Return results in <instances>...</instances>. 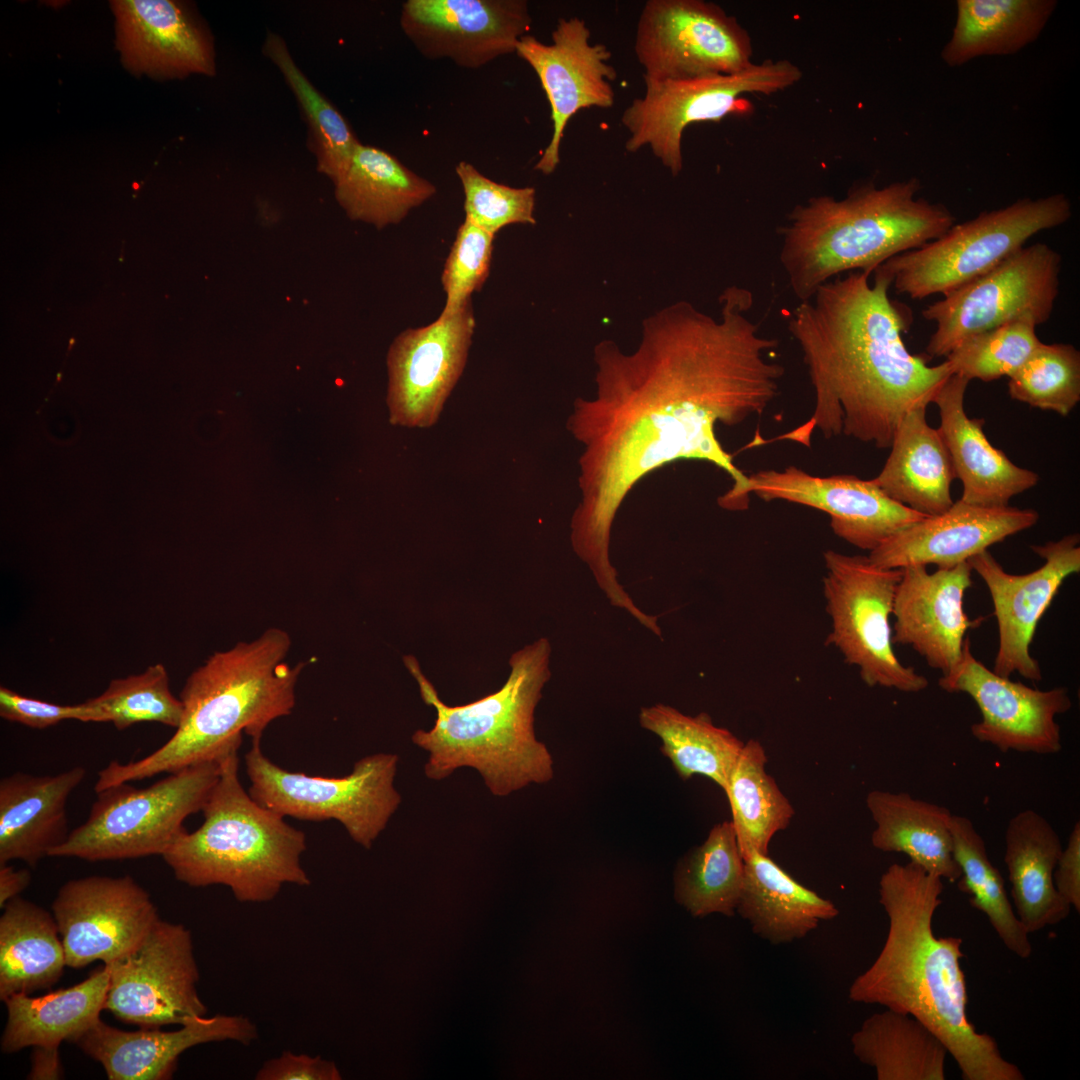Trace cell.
Instances as JSON below:
<instances>
[{
	"instance_id": "1",
	"label": "cell",
	"mask_w": 1080,
	"mask_h": 1080,
	"mask_svg": "<svg viewBox=\"0 0 1080 1080\" xmlns=\"http://www.w3.org/2000/svg\"><path fill=\"white\" fill-rule=\"evenodd\" d=\"M719 301V318L687 301L660 309L643 320L632 353L611 340L594 347L596 394L576 398L566 423L583 446L570 542L604 593L620 587L610 558L619 508L653 471L677 460L708 462L733 482L719 506L748 508V476L715 426L762 415L778 395L784 368L767 358L778 340L763 336L748 316L751 292L731 286Z\"/></svg>"
},
{
	"instance_id": "2",
	"label": "cell",
	"mask_w": 1080,
	"mask_h": 1080,
	"mask_svg": "<svg viewBox=\"0 0 1080 1080\" xmlns=\"http://www.w3.org/2000/svg\"><path fill=\"white\" fill-rule=\"evenodd\" d=\"M849 272L820 286L793 310L788 329L798 343L814 390L805 424L782 436L809 446L818 429L890 448L904 415L930 404L953 374L945 360L929 366L911 354L902 335L907 312L889 298L891 278L879 267Z\"/></svg>"
},
{
	"instance_id": "3",
	"label": "cell",
	"mask_w": 1080,
	"mask_h": 1080,
	"mask_svg": "<svg viewBox=\"0 0 1080 1080\" xmlns=\"http://www.w3.org/2000/svg\"><path fill=\"white\" fill-rule=\"evenodd\" d=\"M943 879L909 861L892 864L879 880V902L889 925L875 961L849 988L856 1003L908 1014L944 1043L964 1080H1023L996 1040L978 1032L967 1016L968 994L960 937H937L933 916Z\"/></svg>"
},
{
	"instance_id": "4",
	"label": "cell",
	"mask_w": 1080,
	"mask_h": 1080,
	"mask_svg": "<svg viewBox=\"0 0 1080 1080\" xmlns=\"http://www.w3.org/2000/svg\"><path fill=\"white\" fill-rule=\"evenodd\" d=\"M290 646L286 631L270 628L255 640L212 654L185 682L179 697L183 718L171 738L139 760L111 761L98 772L95 792L218 761L241 745L243 733L261 740L269 724L289 715L296 703L305 663L285 661Z\"/></svg>"
},
{
	"instance_id": "5",
	"label": "cell",
	"mask_w": 1080,
	"mask_h": 1080,
	"mask_svg": "<svg viewBox=\"0 0 1080 1080\" xmlns=\"http://www.w3.org/2000/svg\"><path fill=\"white\" fill-rule=\"evenodd\" d=\"M550 655L546 638L526 645L510 657L511 670L499 690L455 706L440 699L414 656H404L422 700L436 711L433 727L412 735L413 743L428 753L425 775L443 780L470 767L498 797L551 781L553 758L534 727L535 710L551 676Z\"/></svg>"
},
{
	"instance_id": "6",
	"label": "cell",
	"mask_w": 1080,
	"mask_h": 1080,
	"mask_svg": "<svg viewBox=\"0 0 1080 1080\" xmlns=\"http://www.w3.org/2000/svg\"><path fill=\"white\" fill-rule=\"evenodd\" d=\"M917 178L851 188L842 199L809 198L780 230V263L800 302L844 272L874 270L888 259L941 237L954 216L918 197Z\"/></svg>"
},
{
	"instance_id": "7",
	"label": "cell",
	"mask_w": 1080,
	"mask_h": 1080,
	"mask_svg": "<svg viewBox=\"0 0 1080 1080\" xmlns=\"http://www.w3.org/2000/svg\"><path fill=\"white\" fill-rule=\"evenodd\" d=\"M239 748L218 759V779L201 809L203 823L185 830L162 858L188 886L223 885L239 902L263 903L286 884L310 885L301 864L306 837L244 790Z\"/></svg>"
},
{
	"instance_id": "8",
	"label": "cell",
	"mask_w": 1080,
	"mask_h": 1080,
	"mask_svg": "<svg viewBox=\"0 0 1080 1080\" xmlns=\"http://www.w3.org/2000/svg\"><path fill=\"white\" fill-rule=\"evenodd\" d=\"M219 776V762L168 773L145 788L129 782L96 792L84 823L50 854L86 861L162 856L185 831L184 821L201 811Z\"/></svg>"
},
{
	"instance_id": "9",
	"label": "cell",
	"mask_w": 1080,
	"mask_h": 1080,
	"mask_svg": "<svg viewBox=\"0 0 1080 1080\" xmlns=\"http://www.w3.org/2000/svg\"><path fill=\"white\" fill-rule=\"evenodd\" d=\"M1071 216L1065 194L1021 198L953 224L941 237L878 267L898 294L911 299L944 296L995 267L1035 234L1063 225Z\"/></svg>"
},
{
	"instance_id": "10",
	"label": "cell",
	"mask_w": 1080,
	"mask_h": 1080,
	"mask_svg": "<svg viewBox=\"0 0 1080 1080\" xmlns=\"http://www.w3.org/2000/svg\"><path fill=\"white\" fill-rule=\"evenodd\" d=\"M253 740L245 755L248 793L283 817L336 820L354 842L369 849L401 802L394 787L398 755L372 754L355 762L344 777L290 772L273 763Z\"/></svg>"
},
{
	"instance_id": "11",
	"label": "cell",
	"mask_w": 1080,
	"mask_h": 1080,
	"mask_svg": "<svg viewBox=\"0 0 1080 1080\" xmlns=\"http://www.w3.org/2000/svg\"><path fill=\"white\" fill-rule=\"evenodd\" d=\"M802 71L789 60L753 63L724 75L654 80L643 77L645 92L621 115L628 132L625 149L635 153L649 147L654 157L677 176L683 169L682 137L691 124L719 122L745 110L742 95H771L794 86Z\"/></svg>"
},
{
	"instance_id": "12",
	"label": "cell",
	"mask_w": 1080,
	"mask_h": 1080,
	"mask_svg": "<svg viewBox=\"0 0 1080 1080\" xmlns=\"http://www.w3.org/2000/svg\"><path fill=\"white\" fill-rule=\"evenodd\" d=\"M823 558V594L831 620L826 643L858 668L869 687L906 693L925 690L928 679L903 665L893 649L889 618L902 569L882 568L868 556L834 550L825 551Z\"/></svg>"
},
{
	"instance_id": "13",
	"label": "cell",
	"mask_w": 1080,
	"mask_h": 1080,
	"mask_svg": "<svg viewBox=\"0 0 1080 1080\" xmlns=\"http://www.w3.org/2000/svg\"><path fill=\"white\" fill-rule=\"evenodd\" d=\"M1061 264V254L1046 243L1024 246L928 305L922 316L936 328L926 353L946 357L966 339L1010 322L1045 323L1059 295Z\"/></svg>"
},
{
	"instance_id": "14",
	"label": "cell",
	"mask_w": 1080,
	"mask_h": 1080,
	"mask_svg": "<svg viewBox=\"0 0 1080 1080\" xmlns=\"http://www.w3.org/2000/svg\"><path fill=\"white\" fill-rule=\"evenodd\" d=\"M634 51L654 80L741 72L752 62L750 36L719 5L703 0H649L640 13Z\"/></svg>"
},
{
	"instance_id": "15",
	"label": "cell",
	"mask_w": 1080,
	"mask_h": 1080,
	"mask_svg": "<svg viewBox=\"0 0 1080 1080\" xmlns=\"http://www.w3.org/2000/svg\"><path fill=\"white\" fill-rule=\"evenodd\" d=\"M104 1010L140 1028L183 1025L205 1016L191 932L182 924L154 923L140 943L110 965Z\"/></svg>"
},
{
	"instance_id": "16",
	"label": "cell",
	"mask_w": 1080,
	"mask_h": 1080,
	"mask_svg": "<svg viewBox=\"0 0 1080 1080\" xmlns=\"http://www.w3.org/2000/svg\"><path fill=\"white\" fill-rule=\"evenodd\" d=\"M474 329L469 300L427 326L397 335L387 354L391 424L429 428L438 421L465 368Z\"/></svg>"
},
{
	"instance_id": "17",
	"label": "cell",
	"mask_w": 1080,
	"mask_h": 1080,
	"mask_svg": "<svg viewBox=\"0 0 1080 1080\" xmlns=\"http://www.w3.org/2000/svg\"><path fill=\"white\" fill-rule=\"evenodd\" d=\"M66 965H110L132 951L159 919L149 893L129 875L69 880L52 902Z\"/></svg>"
},
{
	"instance_id": "18",
	"label": "cell",
	"mask_w": 1080,
	"mask_h": 1080,
	"mask_svg": "<svg viewBox=\"0 0 1080 1080\" xmlns=\"http://www.w3.org/2000/svg\"><path fill=\"white\" fill-rule=\"evenodd\" d=\"M938 685L947 692L966 693L975 702L981 720L970 729L978 741L1003 753L1053 755L1061 751L1056 717L1072 706L1066 687L1040 690L996 674L975 658L968 637L960 662L939 678Z\"/></svg>"
},
{
	"instance_id": "19",
	"label": "cell",
	"mask_w": 1080,
	"mask_h": 1080,
	"mask_svg": "<svg viewBox=\"0 0 1080 1080\" xmlns=\"http://www.w3.org/2000/svg\"><path fill=\"white\" fill-rule=\"evenodd\" d=\"M1080 536L1065 535L1057 541L1031 545L1044 563L1026 574L1004 570L988 550L968 560L986 584L997 621L999 645L993 671L1010 678L1018 673L1033 682L1042 680L1038 661L1030 654V644L1039 620L1051 605L1063 582L1080 571Z\"/></svg>"
},
{
	"instance_id": "20",
	"label": "cell",
	"mask_w": 1080,
	"mask_h": 1080,
	"mask_svg": "<svg viewBox=\"0 0 1080 1080\" xmlns=\"http://www.w3.org/2000/svg\"><path fill=\"white\" fill-rule=\"evenodd\" d=\"M590 29L579 17L560 18L552 32V42L523 36L517 55L536 72L551 109L552 136L535 169L551 174L560 163V147L565 127L581 109H609L615 102L611 82L617 71L609 64L611 51L602 43L590 42Z\"/></svg>"
},
{
	"instance_id": "21",
	"label": "cell",
	"mask_w": 1080,
	"mask_h": 1080,
	"mask_svg": "<svg viewBox=\"0 0 1080 1080\" xmlns=\"http://www.w3.org/2000/svg\"><path fill=\"white\" fill-rule=\"evenodd\" d=\"M524 0H408L400 26L429 59L479 68L513 53L531 25Z\"/></svg>"
},
{
	"instance_id": "22",
	"label": "cell",
	"mask_w": 1080,
	"mask_h": 1080,
	"mask_svg": "<svg viewBox=\"0 0 1080 1080\" xmlns=\"http://www.w3.org/2000/svg\"><path fill=\"white\" fill-rule=\"evenodd\" d=\"M747 490L764 501L784 500L827 513L836 536L869 552L926 517L890 498L873 479L821 477L795 466L748 475Z\"/></svg>"
},
{
	"instance_id": "23",
	"label": "cell",
	"mask_w": 1080,
	"mask_h": 1080,
	"mask_svg": "<svg viewBox=\"0 0 1080 1080\" xmlns=\"http://www.w3.org/2000/svg\"><path fill=\"white\" fill-rule=\"evenodd\" d=\"M968 562L929 573L924 565L902 568L892 615L893 643L909 645L927 664L949 675L963 653L968 629L982 618L969 619L964 596L972 584Z\"/></svg>"
},
{
	"instance_id": "24",
	"label": "cell",
	"mask_w": 1080,
	"mask_h": 1080,
	"mask_svg": "<svg viewBox=\"0 0 1080 1080\" xmlns=\"http://www.w3.org/2000/svg\"><path fill=\"white\" fill-rule=\"evenodd\" d=\"M1038 519L1033 509L983 507L959 499L943 513L926 516L896 532L868 557L888 569L929 564L951 568L1031 528Z\"/></svg>"
},
{
	"instance_id": "25",
	"label": "cell",
	"mask_w": 1080,
	"mask_h": 1080,
	"mask_svg": "<svg viewBox=\"0 0 1080 1080\" xmlns=\"http://www.w3.org/2000/svg\"><path fill=\"white\" fill-rule=\"evenodd\" d=\"M117 48L135 74L182 78L213 76L212 37L188 3L170 0H117Z\"/></svg>"
},
{
	"instance_id": "26",
	"label": "cell",
	"mask_w": 1080,
	"mask_h": 1080,
	"mask_svg": "<svg viewBox=\"0 0 1080 1080\" xmlns=\"http://www.w3.org/2000/svg\"><path fill=\"white\" fill-rule=\"evenodd\" d=\"M257 1037V1027L249 1018L217 1014L195 1018L174 1031H124L100 1019L74 1044L99 1062L110 1080H166L172 1077L179 1056L191 1047L220 1041L249 1045Z\"/></svg>"
},
{
	"instance_id": "27",
	"label": "cell",
	"mask_w": 1080,
	"mask_h": 1080,
	"mask_svg": "<svg viewBox=\"0 0 1080 1080\" xmlns=\"http://www.w3.org/2000/svg\"><path fill=\"white\" fill-rule=\"evenodd\" d=\"M969 382L952 374L934 396L932 403L940 416L938 430L962 483L960 499L977 506L1006 507L1014 496L1034 487L1039 476L1017 466L994 447L984 434L982 419L968 417L964 398Z\"/></svg>"
},
{
	"instance_id": "28",
	"label": "cell",
	"mask_w": 1080,
	"mask_h": 1080,
	"mask_svg": "<svg viewBox=\"0 0 1080 1080\" xmlns=\"http://www.w3.org/2000/svg\"><path fill=\"white\" fill-rule=\"evenodd\" d=\"M75 766L56 775L15 772L0 780V864L35 867L68 838L66 805L85 779Z\"/></svg>"
},
{
	"instance_id": "29",
	"label": "cell",
	"mask_w": 1080,
	"mask_h": 1080,
	"mask_svg": "<svg viewBox=\"0 0 1080 1080\" xmlns=\"http://www.w3.org/2000/svg\"><path fill=\"white\" fill-rule=\"evenodd\" d=\"M926 409L927 405H919L904 415L890 454L873 480L896 502L932 516L953 504L951 484L956 473L942 435L926 420Z\"/></svg>"
},
{
	"instance_id": "30",
	"label": "cell",
	"mask_w": 1080,
	"mask_h": 1080,
	"mask_svg": "<svg viewBox=\"0 0 1080 1080\" xmlns=\"http://www.w3.org/2000/svg\"><path fill=\"white\" fill-rule=\"evenodd\" d=\"M1062 849L1058 833L1038 812L1022 810L1009 820L1004 862L1015 913L1028 933L1056 925L1070 914L1071 906L1053 878Z\"/></svg>"
},
{
	"instance_id": "31",
	"label": "cell",
	"mask_w": 1080,
	"mask_h": 1080,
	"mask_svg": "<svg viewBox=\"0 0 1080 1080\" xmlns=\"http://www.w3.org/2000/svg\"><path fill=\"white\" fill-rule=\"evenodd\" d=\"M736 912L755 935L774 945L803 939L839 914L833 902L799 883L768 854L756 852L744 858Z\"/></svg>"
},
{
	"instance_id": "32",
	"label": "cell",
	"mask_w": 1080,
	"mask_h": 1080,
	"mask_svg": "<svg viewBox=\"0 0 1080 1080\" xmlns=\"http://www.w3.org/2000/svg\"><path fill=\"white\" fill-rule=\"evenodd\" d=\"M110 972L106 965L73 986L40 997L13 994L3 1002L7 1022L1 1037L6 1054L26 1047H59L75 1041L100 1020L104 1010Z\"/></svg>"
},
{
	"instance_id": "33",
	"label": "cell",
	"mask_w": 1080,
	"mask_h": 1080,
	"mask_svg": "<svg viewBox=\"0 0 1080 1080\" xmlns=\"http://www.w3.org/2000/svg\"><path fill=\"white\" fill-rule=\"evenodd\" d=\"M866 806L875 823L871 844L882 852L907 855L927 872L952 883L961 871L954 858L952 813L944 806L905 792L872 790Z\"/></svg>"
},
{
	"instance_id": "34",
	"label": "cell",
	"mask_w": 1080,
	"mask_h": 1080,
	"mask_svg": "<svg viewBox=\"0 0 1080 1080\" xmlns=\"http://www.w3.org/2000/svg\"><path fill=\"white\" fill-rule=\"evenodd\" d=\"M335 199L348 218L383 229L400 223L436 193V187L397 158L360 144L334 181Z\"/></svg>"
},
{
	"instance_id": "35",
	"label": "cell",
	"mask_w": 1080,
	"mask_h": 1080,
	"mask_svg": "<svg viewBox=\"0 0 1080 1080\" xmlns=\"http://www.w3.org/2000/svg\"><path fill=\"white\" fill-rule=\"evenodd\" d=\"M1056 7L1055 0H958L941 58L957 67L978 57L1015 54L1039 37Z\"/></svg>"
},
{
	"instance_id": "36",
	"label": "cell",
	"mask_w": 1080,
	"mask_h": 1080,
	"mask_svg": "<svg viewBox=\"0 0 1080 1080\" xmlns=\"http://www.w3.org/2000/svg\"><path fill=\"white\" fill-rule=\"evenodd\" d=\"M0 917V999L52 987L66 965L53 914L20 896Z\"/></svg>"
},
{
	"instance_id": "37",
	"label": "cell",
	"mask_w": 1080,
	"mask_h": 1080,
	"mask_svg": "<svg viewBox=\"0 0 1080 1080\" xmlns=\"http://www.w3.org/2000/svg\"><path fill=\"white\" fill-rule=\"evenodd\" d=\"M852 1051L877 1080H944L948 1050L925 1024L890 1009L875 1013L851 1036Z\"/></svg>"
},
{
	"instance_id": "38",
	"label": "cell",
	"mask_w": 1080,
	"mask_h": 1080,
	"mask_svg": "<svg viewBox=\"0 0 1080 1080\" xmlns=\"http://www.w3.org/2000/svg\"><path fill=\"white\" fill-rule=\"evenodd\" d=\"M638 719L660 739L663 755L681 779L702 775L725 789L744 745L731 731L715 725L705 712L687 715L661 703L642 707Z\"/></svg>"
},
{
	"instance_id": "39",
	"label": "cell",
	"mask_w": 1080,
	"mask_h": 1080,
	"mask_svg": "<svg viewBox=\"0 0 1080 1080\" xmlns=\"http://www.w3.org/2000/svg\"><path fill=\"white\" fill-rule=\"evenodd\" d=\"M766 763L763 745L749 739L724 789L743 859L755 852L768 854L774 835L786 829L795 814L789 799L766 772Z\"/></svg>"
},
{
	"instance_id": "40",
	"label": "cell",
	"mask_w": 1080,
	"mask_h": 1080,
	"mask_svg": "<svg viewBox=\"0 0 1080 1080\" xmlns=\"http://www.w3.org/2000/svg\"><path fill=\"white\" fill-rule=\"evenodd\" d=\"M744 880V859L731 821L712 827L675 872V898L692 916L736 912Z\"/></svg>"
},
{
	"instance_id": "41",
	"label": "cell",
	"mask_w": 1080,
	"mask_h": 1080,
	"mask_svg": "<svg viewBox=\"0 0 1080 1080\" xmlns=\"http://www.w3.org/2000/svg\"><path fill=\"white\" fill-rule=\"evenodd\" d=\"M950 828L954 858L961 871L957 880L959 890L969 896L972 907L986 915L1011 952L1022 959L1029 958L1032 953L1029 933L1012 908L1004 880L987 854L984 839L965 816L952 815Z\"/></svg>"
},
{
	"instance_id": "42",
	"label": "cell",
	"mask_w": 1080,
	"mask_h": 1080,
	"mask_svg": "<svg viewBox=\"0 0 1080 1080\" xmlns=\"http://www.w3.org/2000/svg\"><path fill=\"white\" fill-rule=\"evenodd\" d=\"M263 53L278 67L297 99L308 126V147L316 157L318 172L334 181L345 171L361 143L341 113L300 70L279 35L267 34Z\"/></svg>"
},
{
	"instance_id": "43",
	"label": "cell",
	"mask_w": 1080,
	"mask_h": 1080,
	"mask_svg": "<svg viewBox=\"0 0 1080 1080\" xmlns=\"http://www.w3.org/2000/svg\"><path fill=\"white\" fill-rule=\"evenodd\" d=\"M1012 399L1067 416L1080 401V352L1068 343L1041 344L1009 377Z\"/></svg>"
},
{
	"instance_id": "44",
	"label": "cell",
	"mask_w": 1080,
	"mask_h": 1080,
	"mask_svg": "<svg viewBox=\"0 0 1080 1080\" xmlns=\"http://www.w3.org/2000/svg\"><path fill=\"white\" fill-rule=\"evenodd\" d=\"M88 700L118 730L142 722L176 729L184 713L183 703L172 694L167 670L161 663L150 665L140 674L113 679L102 694Z\"/></svg>"
},
{
	"instance_id": "45",
	"label": "cell",
	"mask_w": 1080,
	"mask_h": 1080,
	"mask_svg": "<svg viewBox=\"0 0 1080 1080\" xmlns=\"http://www.w3.org/2000/svg\"><path fill=\"white\" fill-rule=\"evenodd\" d=\"M1041 344L1036 326L1015 321L974 335L947 356L953 374L991 382L1016 373Z\"/></svg>"
},
{
	"instance_id": "46",
	"label": "cell",
	"mask_w": 1080,
	"mask_h": 1080,
	"mask_svg": "<svg viewBox=\"0 0 1080 1080\" xmlns=\"http://www.w3.org/2000/svg\"><path fill=\"white\" fill-rule=\"evenodd\" d=\"M456 174L465 196V219L495 235L510 224H536L533 187L499 184L465 161L457 164Z\"/></svg>"
},
{
	"instance_id": "47",
	"label": "cell",
	"mask_w": 1080,
	"mask_h": 1080,
	"mask_svg": "<svg viewBox=\"0 0 1080 1080\" xmlns=\"http://www.w3.org/2000/svg\"><path fill=\"white\" fill-rule=\"evenodd\" d=\"M495 234L469 220L460 225L441 276L446 294L441 314H450L471 300L488 278Z\"/></svg>"
},
{
	"instance_id": "48",
	"label": "cell",
	"mask_w": 1080,
	"mask_h": 1080,
	"mask_svg": "<svg viewBox=\"0 0 1080 1080\" xmlns=\"http://www.w3.org/2000/svg\"><path fill=\"white\" fill-rule=\"evenodd\" d=\"M0 716L36 729L64 720L106 722L104 714L88 700L77 705H60L21 695L5 686L0 687Z\"/></svg>"
},
{
	"instance_id": "49",
	"label": "cell",
	"mask_w": 1080,
	"mask_h": 1080,
	"mask_svg": "<svg viewBox=\"0 0 1080 1080\" xmlns=\"http://www.w3.org/2000/svg\"><path fill=\"white\" fill-rule=\"evenodd\" d=\"M256 1080H340L336 1064L320 1056L284 1051L265 1061L255 1075Z\"/></svg>"
},
{
	"instance_id": "50",
	"label": "cell",
	"mask_w": 1080,
	"mask_h": 1080,
	"mask_svg": "<svg viewBox=\"0 0 1080 1080\" xmlns=\"http://www.w3.org/2000/svg\"><path fill=\"white\" fill-rule=\"evenodd\" d=\"M1054 884L1060 896L1080 911V823L1077 821L1062 849L1054 870Z\"/></svg>"
},
{
	"instance_id": "51",
	"label": "cell",
	"mask_w": 1080,
	"mask_h": 1080,
	"mask_svg": "<svg viewBox=\"0 0 1080 1080\" xmlns=\"http://www.w3.org/2000/svg\"><path fill=\"white\" fill-rule=\"evenodd\" d=\"M31 1056V1080H56L63 1076L59 1047L35 1046Z\"/></svg>"
},
{
	"instance_id": "52",
	"label": "cell",
	"mask_w": 1080,
	"mask_h": 1080,
	"mask_svg": "<svg viewBox=\"0 0 1080 1080\" xmlns=\"http://www.w3.org/2000/svg\"><path fill=\"white\" fill-rule=\"evenodd\" d=\"M31 881V874L27 869H15L6 864H0V907L4 906L13 898L18 897Z\"/></svg>"
}]
</instances>
